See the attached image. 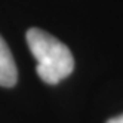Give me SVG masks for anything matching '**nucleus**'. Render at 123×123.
<instances>
[{"instance_id": "2", "label": "nucleus", "mask_w": 123, "mask_h": 123, "mask_svg": "<svg viewBox=\"0 0 123 123\" xmlns=\"http://www.w3.org/2000/svg\"><path fill=\"white\" fill-rule=\"evenodd\" d=\"M16 79H18V70L13 56L6 42L0 36V86L12 87L16 83Z\"/></svg>"}, {"instance_id": "1", "label": "nucleus", "mask_w": 123, "mask_h": 123, "mask_svg": "<svg viewBox=\"0 0 123 123\" xmlns=\"http://www.w3.org/2000/svg\"><path fill=\"white\" fill-rule=\"evenodd\" d=\"M27 43L37 61L36 71L48 85H56L74 70V58L70 49L52 34L40 28L27 31Z\"/></svg>"}, {"instance_id": "3", "label": "nucleus", "mask_w": 123, "mask_h": 123, "mask_svg": "<svg viewBox=\"0 0 123 123\" xmlns=\"http://www.w3.org/2000/svg\"><path fill=\"white\" fill-rule=\"evenodd\" d=\"M107 123H123V114H120V116H117V117L110 119Z\"/></svg>"}]
</instances>
